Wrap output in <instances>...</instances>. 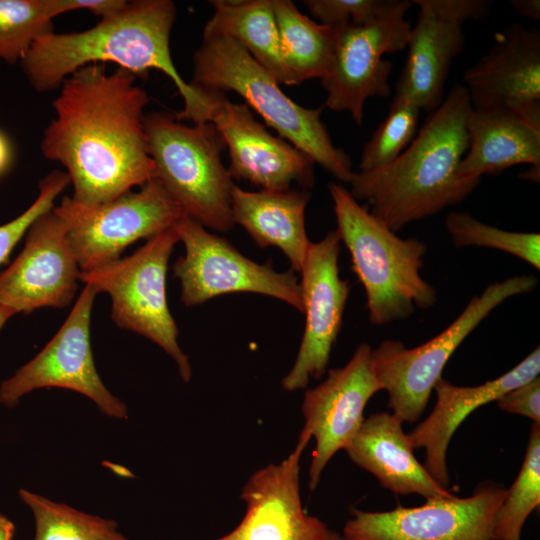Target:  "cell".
<instances>
[{
	"label": "cell",
	"instance_id": "8d00e7d4",
	"mask_svg": "<svg viewBox=\"0 0 540 540\" xmlns=\"http://www.w3.org/2000/svg\"><path fill=\"white\" fill-rule=\"evenodd\" d=\"M14 153L8 136L0 130V176L5 174L12 165Z\"/></svg>",
	"mask_w": 540,
	"mask_h": 540
},
{
	"label": "cell",
	"instance_id": "4316f807",
	"mask_svg": "<svg viewBox=\"0 0 540 540\" xmlns=\"http://www.w3.org/2000/svg\"><path fill=\"white\" fill-rule=\"evenodd\" d=\"M19 497L33 514L34 540H129L118 531L114 520L79 511L23 488Z\"/></svg>",
	"mask_w": 540,
	"mask_h": 540
},
{
	"label": "cell",
	"instance_id": "484cf974",
	"mask_svg": "<svg viewBox=\"0 0 540 540\" xmlns=\"http://www.w3.org/2000/svg\"><path fill=\"white\" fill-rule=\"evenodd\" d=\"M284 65L295 85L322 79L330 66L335 29L302 14L290 0H273Z\"/></svg>",
	"mask_w": 540,
	"mask_h": 540
},
{
	"label": "cell",
	"instance_id": "4dcf8cb0",
	"mask_svg": "<svg viewBox=\"0 0 540 540\" xmlns=\"http://www.w3.org/2000/svg\"><path fill=\"white\" fill-rule=\"evenodd\" d=\"M420 109L412 103L393 97L385 119L364 145L360 171H371L393 162L417 134Z\"/></svg>",
	"mask_w": 540,
	"mask_h": 540
},
{
	"label": "cell",
	"instance_id": "ac0fdd59",
	"mask_svg": "<svg viewBox=\"0 0 540 540\" xmlns=\"http://www.w3.org/2000/svg\"><path fill=\"white\" fill-rule=\"evenodd\" d=\"M305 447L297 442L281 463L251 475L240 495L246 504L244 517L235 529L216 540H330L332 531L302 507L299 461Z\"/></svg>",
	"mask_w": 540,
	"mask_h": 540
},
{
	"label": "cell",
	"instance_id": "83f0119b",
	"mask_svg": "<svg viewBox=\"0 0 540 540\" xmlns=\"http://www.w3.org/2000/svg\"><path fill=\"white\" fill-rule=\"evenodd\" d=\"M540 504V424L534 423L521 469L500 505L492 540L520 538L523 525Z\"/></svg>",
	"mask_w": 540,
	"mask_h": 540
},
{
	"label": "cell",
	"instance_id": "603a6c76",
	"mask_svg": "<svg viewBox=\"0 0 540 540\" xmlns=\"http://www.w3.org/2000/svg\"><path fill=\"white\" fill-rule=\"evenodd\" d=\"M402 425L393 413L371 414L364 418L344 450L353 463L394 494H417L426 500L454 496L416 459Z\"/></svg>",
	"mask_w": 540,
	"mask_h": 540
},
{
	"label": "cell",
	"instance_id": "6da1fadb",
	"mask_svg": "<svg viewBox=\"0 0 540 540\" xmlns=\"http://www.w3.org/2000/svg\"><path fill=\"white\" fill-rule=\"evenodd\" d=\"M59 90L40 149L66 169L73 200L104 203L154 177L144 128L149 97L133 73L88 64L68 76Z\"/></svg>",
	"mask_w": 540,
	"mask_h": 540
},
{
	"label": "cell",
	"instance_id": "d4e9b609",
	"mask_svg": "<svg viewBox=\"0 0 540 540\" xmlns=\"http://www.w3.org/2000/svg\"><path fill=\"white\" fill-rule=\"evenodd\" d=\"M203 38L227 37L240 44L280 84L295 85L281 54L273 0H213Z\"/></svg>",
	"mask_w": 540,
	"mask_h": 540
},
{
	"label": "cell",
	"instance_id": "60d3db41",
	"mask_svg": "<svg viewBox=\"0 0 540 540\" xmlns=\"http://www.w3.org/2000/svg\"><path fill=\"white\" fill-rule=\"evenodd\" d=\"M510 540H520V538H514V539H510Z\"/></svg>",
	"mask_w": 540,
	"mask_h": 540
},
{
	"label": "cell",
	"instance_id": "5bb4252c",
	"mask_svg": "<svg viewBox=\"0 0 540 540\" xmlns=\"http://www.w3.org/2000/svg\"><path fill=\"white\" fill-rule=\"evenodd\" d=\"M381 386L372 363V348L360 344L349 362L330 369L327 378L304 394V427L298 442L307 445L313 437L315 449L309 468V488L315 489L321 474L340 449H344L364 420L370 398Z\"/></svg>",
	"mask_w": 540,
	"mask_h": 540
},
{
	"label": "cell",
	"instance_id": "44dd1931",
	"mask_svg": "<svg viewBox=\"0 0 540 540\" xmlns=\"http://www.w3.org/2000/svg\"><path fill=\"white\" fill-rule=\"evenodd\" d=\"M540 349L536 347L513 369L477 386H457L440 378L434 390L436 404L430 415L409 434L412 448L425 450L424 467L442 486L448 488L450 477L447 450L460 424L477 408L497 401L512 389L539 376Z\"/></svg>",
	"mask_w": 540,
	"mask_h": 540
},
{
	"label": "cell",
	"instance_id": "8fae6325",
	"mask_svg": "<svg viewBox=\"0 0 540 540\" xmlns=\"http://www.w3.org/2000/svg\"><path fill=\"white\" fill-rule=\"evenodd\" d=\"M97 292L85 284L70 314L55 336L28 363L0 384V404L13 408L40 388L78 392L114 419H126L128 408L101 380L90 345V320Z\"/></svg>",
	"mask_w": 540,
	"mask_h": 540
},
{
	"label": "cell",
	"instance_id": "cb8c5ba5",
	"mask_svg": "<svg viewBox=\"0 0 540 540\" xmlns=\"http://www.w3.org/2000/svg\"><path fill=\"white\" fill-rule=\"evenodd\" d=\"M306 190L245 191L234 185L231 209L234 223L242 226L262 248H279L292 271H301L311 241L305 228Z\"/></svg>",
	"mask_w": 540,
	"mask_h": 540
},
{
	"label": "cell",
	"instance_id": "9a60e30c",
	"mask_svg": "<svg viewBox=\"0 0 540 540\" xmlns=\"http://www.w3.org/2000/svg\"><path fill=\"white\" fill-rule=\"evenodd\" d=\"M80 274L66 225L52 208L31 224L21 252L0 272V307L14 314L64 308L75 296Z\"/></svg>",
	"mask_w": 540,
	"mask_h": 540
},
{
	"label": "cell",
	"instance_id": "e0dca14e",
	"mask_svg": "<svg viewBox=\"0 0 540 540\" xmlns=\"http://www.w3.org/2000/svg\"><path fill=\"white\" fill-rule=\"evenodd\" d=\"M229 152V174L261 190L285 191L293 182L313 185L314 161L256 120L246 104L229 101L216 92L210 120Z\"/></svg>",
	"mask_w": 540,
	"mask_h": 540
},
{
	"label": "cell",
	"instance_id": "277c9868",
	"mask_svg": "<svg viewBox=\"0 0 540 540\" xmlns=\"http://www.w3.org/2000/svg\"><path fill=\"white\" fill-rule=\"evenodd\" d=\"M328 190L336 230L365 289L370 322L385 325L408 318L416 309L434 306L436 289L420 274L426 244L397 236L342 185L331 182Z\"/></svg>",
	"mask_w": 540,
	"mask_h": 540
},
{
	"label": "cell",
	"instance_id": "d6986e66",
	"mask_svg": "<svg viewBox=\"0 0 540 540\" xmlns=\"http://www.w3.org/2000/svg\"><path fill=\"white\" fill-rule=\"evenodd\" d=\"M471 107H540V30L521 23L494 35L489 51L463 73Z\"/></svg>",
	"mask_w": 540,
	"mask_h": 540
},
{
	"label": "cell",
	"instance_id": "d590c367",
	"mask_svg": "<svg viewBox=\"0 0 540 540\" xmlns=\"http://www.w3.org/2000/svg\"><path fill=\"white\" fill-rule=\"evenodd\" d=\"M509 3L518 14L534 20L540 19L539 0H511Z\"/></svg>",
	"mask_w": 540,
	"mask_h": 540
},
{
	"label": "cell",
	"instance_id": "ba28073f",
	"mask_svg": "<svg viewBox=\"0 0 540 540\" xmlns=\"http://www.w3.org/2000/svg\"><path fill=\"white\" fill-rule=\"evenodd\" d=\"M178 242L179 236L173 226L147 239L132 255L81 272L80 281L97 293H107L112 300L114 323L160 346L175 361L182 380L187 383L192 368L178 344V328L166 294L168 261Z\"/></svg>",
	"mask_w": 540,
	"mask_h": 540
},
{
	"label": "cell",
	"instance_id": "2e32d148",
	"mask_svg": "<svg viewBox=\"0 0 540 540\" xmlns=\"http://www.w3.org/2000/svg\"><path fill=\"white\" fill-rule=\"evenodd\" d=\"M340 242L337 230L311 242L301 268L306 321L296 360L281 382L288 392L305 388L311 378H320L326 372L340 332L350 293L348 281L339 275Z\"/></svg>",
	"mask_w": 540,
	"mask_h": 540
},
{
	"label": "cell",
	"instance_id": "d6a6232c",
	"mask_svg": "<svg viewBox=\"0 0 540 540\" xmlns=\"http://www.w3.org/2000/svg\"><path fill=\"white\" fill-rule=\"evenodd\" d=\"M70 184L66 172L53 170L38 185L39 193L34 202L19 216L0 225V265L25 236L31 224L43 213L54 207L59 194Z\"/></svg>",
	"mask_w": 540,
	"mask_h": 540
},
{
	"label": "cell",
	"instance_id": "30bf717a",
	"mask_svg": "<svg viewBox=\"0 0 540 540\" xmlns=\"http://www.w3.org/2000/svg\"><path fill=\"white\" fill-rule=\"evenodd\" d=\"M175 228L185 247V254L173 265L184 305L195 306L220 295L250 292L274 297L303 313L301 285L294 271L277 272L269 263L254 262L186 214Z\"/></svg>",
	"mask_w": 540,
	"mask_h": 540
},
{
	"label": "cell",
	"instance_id": "f546056e",
	"mask_svg": "<svg viewBox=\"0 0 540 540\" xmlns=\"http://www.w3.org/2000/svg\"><path fill=\"white\" fill-rule=\"evenodd\" d=\"M445 226L456 247L479 246L512 254L539 270L540 235L511 232L485 224L467 212H450Z\"/></svg>",
	"mask_w": 540,
	"mask_h": 540
},
{
	"label": "cell",
	"instance_id": "9c48e42d",
	"mask_svg": "<svg viewBox=\"0 0 540 540\" xmlns=\"http://www.w3.org/2000/svg\"><path fill=\"white\" fill-rule=\"evenodd\" d=\"M53 211L66 225L81 272L118 260L130 244L172 228L185 215L154 177L139 191L100 204L66 196Z\"/></svg>",
	"mask_w": 540,
	"mask_h": 540
},
{
	"label": "cell",
	"instance_id": "e575fe53",
	"mask_svg": "<svg viewBox=\"0 0 540 540\" xmlns=\"http://www.w3.org/2000/svg\"><path fill=\"white\" fill-rule=\"evenodd\" d=\"M53 15L74 10H88L101 18L107 17L121 9L126 0H49Z\"/></svg>",
	"mask_w": 540,
	"mask_h": 540
},
{
	"label": "cell",
	"instance_id": "7c38bea8",
	"mask_svg": "<svg viewBox=\"0 0 540 540\" xmlns=\"http://www.w3.org/2000/svg\"><path fill=\"white\" fill-rule=\"evenodd\" d=\"M411 3L406 0L396 10L365 25L334 28L330 66L321 79L327 108L347 111L361 125L366 100L389 96L393 64L384 55L407 47L411 23L405 14Z\"/></svg>",
	"mask_w": 540,
	"mask_h": 540
},
{
	"label": "cell",
	"instance_id": "52a82bcc",
	"mask_svg": "<svg viewBox=\"0 0 540 540\" xmlns=\"http://www.w3.org/2000/svg\"><path fill=\"white\" fill-rule=\"evenodd\" d=\"M537 278L509 277L489 284L475 295L460 315L441 333L415 347L397 340H383L372 349V363L382 390L388 393V407L403 423L416 422L424 412L432 390L448 360L466 337L510 297L534 290Z\"/></svg>",
	"mask_w": 540,
	"mask_h": 540
},
{
	"label": "cell",
	"instance_id": "7402d4cb",
	"mask_svg": "<svg viewBox=\"0 0 540 540\" xmlns=\"http://www.w3.org/2000/svg\"><path fill=\"white\" fill-rule=\"evenodd\" d=\"M459 177L497 175L519 164L540 171V107L471 109Z\"/></svg>",
	"mask_w": 540,
	"mask_h": 540
},
{
	"label": "cell",
	"instance_id": "1f68e13d",
	"mask_svg": "<svg viewBox=\"0 0 540 540\" xmlns=\"http://www.w3.org/2000/svg\"><path fill=\"white\" fill-rule=\"evenodd\" d=\"M406 0H304L319 24L332 28L371 23L402 6Z\"/></svg>",
	"mask_w": 540,
	"mask_h": 540
},
{
	"label": "cell",
	"instance_id": "f1b7e54d",
	"mask_svg": "<svg viewBox=\"0 0 540 540\" xmlns=\"http://www.w3.org/2000/svg\"><path fill=\"white\" fill-rule=\"evenodd\" d=\"M49 0H0V60L20 63L33 43L54 31Z\"/></svg>",
	"mask_w": 540,
	"mask_h": 540
},
{
	"label": "cell",
	"instance_id": "7a4b0ae2",
	"mask_svg": "<svg viewBox=\"0 0 540 540\" xmlns=\"http://www.w3.org/2000/svg\"><path fill=\"white\" fill-rule=\"evenodd\" d=\"M177 10L171 0H133L93 27L38 38L20 62L29 84L38 92L59 89L79 68L112 62L136 77L159 70L168 76L184 101L178 121L209 122L215 93L184 81L170 52V34Z\"/></svg>",
	"mask_w": 540,
	"mask_h": 540
},
{
	"label": "cell",
	"instance_id": "4fadbf2b",
	"mask_svg": "<svg viewBox=\"0 0 540 540\" xmlns=\"http://www.w3.org/2000/svg\"><path fill=\"white\" fill-rule=\"evenodd\" d=\"M507 489L484 482L467 497L427 499L417 507L351 510L342 540H492L496 513Z\"/></svg>",
	"mask_w": 540,
	"mask_h": 540
},
{
	"label": "cell",
	"instance_id": "ffe728a7",
	"mask_svg": "<svg viewBox=\"0 0 540 540\" xmlns=\"http://www.w3.org/2000/svg\"><path fill=\"white\" fill-rule=\"evenodd\" d=\"M417 22L411 27L408 54L395 85L394 97L428 113L444 100V87L453 60L465 46L462 22L450 16L439 0H415Z\"/></svg>",
	"mask_w": 540,
	"mask_h": 540
},
{
	"label": "cell",
	"instance_id": "f35d334b",
	"mask_svg": "<svg viewBox=\"0 0 540 540\" xmlns=\"http://www.w3.org/2000/svg\"><path fill=\"white\" fill-rule=\"evenodd\" d=\"M15 315L13 312H11L8 309L0 307V332L2 328L4 327L5 323L13 316Z\"/></svg>",
	"mask_w": 540,
	"mask_h": 540
},
{
	"label": "cell",
	"instance_id": "3957f363",
	"mask_svg": "<svg viewBox=\"0 0 540 540\" xmlns=\"http://www.w3.org/2000/svg\"><path fill=\"white\" fill-rule=\"evenodd\" d=\"M472 107L463 84L454 85L409 146L390 164L353 172L350 194L393 232L461 203L481 178L459 177L468 147Z\"/></svg>",
	"mask_w": 540,
	"mask_h": 540
},
{
	"label": "cell",
	"instance_id": "5b68a950",
	"mask_svg": "<svg viewBox=\"0 0 540 540\" xmlns=\"http://www.w3.org/2000/svg\"><path fill=\"white\" fill-rule=\"evenodd\" d=\"M207 92L233 91L280 137L308 155L339 181L349 183L351 159L334 146L321 121L323 107L306 108L289 98L280 83L237 42L203 38L194 54L190 83Z\"/></svg>",
	"mask_w": 540,
	"mask_h": 540
},
{
	"label": "cell",
	"instance_id": "ab89813d",
	"mask_svg": "<svg viewBox=\"0 0 540 540\" xmlns=\"http://www.w3.org/2000/svg\"><path fill=\"white\" fill-rule=\"evenodd\" d=\"M330 540H342V538L334 531H332Z\"/></svg>",
	"mask_w": 540,
	"mask_h": 540
},
{
	"label": "cell",
	"instance_id": "74e56055",
	"mask_svg": "<svg viewBox=\"0 0 540 540\" xmlns=\"http://www.w3.org/2000/svg\"><path fill=\"white\" fill-rule=\"evenodd\" d=\"M15 526L7 517L0 514V540H12Z\"/></svg>",
	"mask_w": 540,
	"mask_h": 540
},
{
	"label": "cell",
	"instance_id": "836d02e7",
	"mask_svg": "<svg viewBox=\"0 0 540 540\" xmlns=\"http://www.w3.org/2000/svg\"><path fill=\"white\" fill-rule=\"evenodd\" d=\"M500 409L528 417L540 424L539 376L504 394L497 400Z\"/></svg>",
	"mask_w": 540,
	"mask_h": 540
},
{
	"label": "cell",
	"instance_id": "8992f818",
	"mask_svg": "<svg viewBox=\"0 0 540 540\" xmlns=\"http://www.w3.org/2000/svg\"><path fill=\"white\" fill-rule=\"evenodd\" d=\"M144 128L156 178L183 212L205 228L227 232L235 225V185L221 160L224 140L211 122L181 123L164 112L145 114Z\"/></svg>",
	"mask_w": 540,
	"mask_h": 540
}]
</instances>
